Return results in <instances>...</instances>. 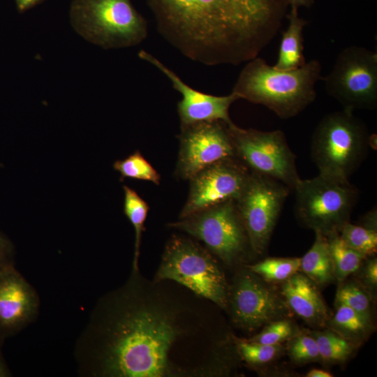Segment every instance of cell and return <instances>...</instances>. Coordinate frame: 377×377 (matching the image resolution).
Returning a JSON list of instances; mask_svg holds the SVG:
<instances>
[{
    "label": "cell",
    "instance_id": "cell-1",
    "mask_svg": "<svg viewBox=\"0 0 377 377\" xmlns=\"http://www.w3.org/2000/svg\"><path fill=\"white\" fill-rule=\"evenodd\" d=\"M216 305L170 280L132 269L102 296L75 346L87 377H208L229 374L239 355L221 336ZM219 307V306H218Z\"/></svg>",
    "mask_w": 377,
    "mask_h": 377
},
{
    "label": "cell",
    "instance_id": "cell-2",
    "mask_svg": "<svg viewBox=\"0 0 377 377\" xmlns=\"http://www.w3.org/2000/svg\"><path fill=\"white\" fill-rule=\"evenodd\" d=\"M160 34L186 57L207 66L239 65L276 36L288 0H147Z\"/></svg>",
    "mask_w": 377,
    "mask_h": 377
},
{
    "label": "cell",
    "instance_id": "cell-3",
    "mask_svg": "<svg viewBox=\"0 0 377 377\" xmlns=\"http://www.w3.org/2000/svg\"><path fill=\"white\" fill-rule=\"evenodd\" d=\"M321 65L311 59L298 68L280 70L256 57L246 62L233 87L240 99L265 106L279 118L297 116L316 98Z\"/></svg>",
    "mask_w": 377,
    "mask_h": 377
},
{
    "label": "cell",
    "instance_id": "cell-4",
    "mask_svg": "<svg viewBox=\"0 0 377 377\" xmlns=\"http://www.w3.org/2000/svg\"><path fill=\"white\" fill-rule=\"evenodd\" d=\"M370 137L364 124L343 109L325 115L312 135L311 152L319 174L349 180L368 153Z\"/></svg>",
    "mask_w": 377,
    "mask_h": 377
},
{
    "label": "cell",
    "instance_id": "cell-5",
    "mask_svg": "<svg viewBox=\"0 0 377 377\" xmlns=\"http://www.w3.org/2000/svg\"><path fill=\"white\" fill-rule=\"evenodd\" d=\"M70 19L76 32L104 49L135 46L147 36V21L131 0H73Z\"/></svg>",
    "mask_w": 377,
    "mask_h": 377
},
{
    "label": "cell",
    "instance_id": "cell-6",
    "mask_svg": "<svg viewBox=\"0 0 377 377\" xmlns=\"http://www.w3.org/2000/svg\"><path fill=\"white\" fill-rule=\"evenodd\" d=\"M154 280L175 281L227 311L229 284L212 253L194 241L173 236Z\"/></svg>",
    "mask_w": 377,
    "mask_h": 377
},
{
    "label": "cell",
    "instance_id": "cell-7",
    "mask_svg": "<svg viewBox=\"0 0 377 377\" xmlns=\"http://www.w3.org/2000/svg\"><path fill=\"white\" fill-rule=\"evenodd\" d=\"M295 191V217L303 227L327 235L349 221L358 189L349 180L318 174L301 179Z\"/></svg>",
    "mask_w": 377,
    "mask_h": 377
},
{
    "label": "cell",
    "instance_id": "cell-8",
    "mask_svg": "<svg viewBox=\"0 0 377 377\" xmlns=\"http://www.w3.org/2000/svg\"><path fill=\"white\" fill-rule=\"evenodd\" d=\"M168 226L202 241L212 253L229 266L241 263L253 253L235 200L182 218Z\"/></svg>",
    "mask_w": 377,
    "mask_h": 377
},
{
    "label": "cell",
    "instance_id": "cell-9",
    "mask_svg": "<svg viewBox=\"0 0 377 377\" xmlns=\"http://www.w3.org/2000/svg\"><path fill=\"white\" fill-rule=\"evenodd\" d=\"M235 156L251 171L276 179L293 191L302 179L296 156L281 130L263 131L227 125Z\"/></svg>",
    "mask_w": 377,
    "mask_h": 377
},
{
    "label": "cell",
    "instance_id": "cell-10",
    "mask_svg": "<svg viewBox=\"0 0 377 377\" xmlns=\"http://www.w3.org/2000/svg\"><path fill=\"white\" fill-rule=\"evenodd\" d=\"M323 80L327 93L343 109L374 110L377 105V53L364 47H347Z\"/></svg>",
    "mask_w": 377,
    "mask_h": 377
},
{
    "label": "cell",
    "instance_id": "cell-11",
    "mask_svg": "<svg viewBox=\"0 0 377 377\" xmlns=\"http://www.w3.org/2000/svg\"><path fill=\"white\" fill-rule=\"evenodd\" d=\"M246 266L235 274L229 285L227 311L233 324L252 332L279 319L289 318L291 311L281 291Z\"/></svg>",
    "mask_w": 377,
    "mask_h": 377
},
{
    "label": "cell",
    "instance_id": "cell-12",
    "mask_svg": "<svg viewBox=\"0 0 377 377\" xmlns=\"http://www.w3.org/2000/svg\"><path fill=\"white\" fill-rule=\"evenodd\" d=\"M290 189L272 178L251 172L236 206L251 251L263 255Z\"/></svg>",
    "mask_w": 377,
    "mask_h": 377
},
{
    "label": "cell",
    "instance_id": "cell-13",
    "mask_svg": "<svg viewBox=\"0 0 377 377\" xmlns=\"http://www.w3.org/2000/svg\"><path fill=\"white\" fill-rule=\"evenodd\" d=\"M177 177L190 180L207 166L227 158L236 157L227 124L205 121L181 126Z\"/></svg>",
    "mask_w": 377,
    "mask_h": 377
},
{
    "label": "cell",
    "instance_id": "cell-14",
    "mask_svg": "<svg viewBox=\"0 0 377 377\" xmlns=\"http://www.w3.org/2000/svg\"><path fill=\"white\" fill-rule=\"evenodd\" d=\"M251 171L237 158L217 161L198 172L190 181L187 200L179 219L223 202L236 200Z\"/></svg>",
    "mask_w": 377,
    "mask_h": 377
},
{
    "label": "cell",
    "instance_id": "cell-15",
    "mask_svg": "<svg viewBox=\"0 0 377 377\" xmlns=\"http://www.w3.org/2000/svg\"><path fill=\"white\" fill-rule=\"evenodd\" d=\"M138 57L162 72L173 88L181 94L182 99L177 103L181 126L216 121H223L227 125L233 124L229 110L234 102L240 99L237 94L232 91L226 96H214L198 91L149 52L142 50L138 52Z\"/></svg>",
    "mask_w": 377,
    "mask_h": 377
},
{
    "label": "cell",
    "instance_id": "cell-16",
    "mask_svg": "<svg viewBox=\"0 0 377 377\" xmlns=\"http://www.w3.org/2000/svg\"><path fill=\"white\" fill-rule=\"evenodd\" d=\"M39 307L37 292L14 265L0 269V333L5 338L31 324Z\"/></svg>",
    "mask_w": 377,
    "mask_h": 377
},
{
    "label": "cell",
    "instance_id": "cell-17",
    "mask_svg": "<svg viewBox=\"0 0 377 377\" xmlns=\"http://www.w3.org/2000/svg\"><path fill=\"white\" fill-rule=\"evenodd\" d=\"M281 293L291 312L312 327H325L331 314L318 287L306 275L294 274L282 282Z\"/></svg>",
    "mask_w": 377,
    "mask_h": 377
},
{
    "label": "cell",
    "instance_id": "cell-18",
    "mask_svg": "<svg viewBox=\"0 0 377 377\" xmlns=\"http://www.w3.org/2000/svg\"><path fill=\"white\" fill-rule=\"evenodd\" d=\"M288 25L282 34L276 62L274 66L280 70H294L306 61L304 56L303 31L308 22L298 15V8L290 6L286 15Z\"/></svg>",
    "mask_w": 377,
    "mask_h": 377
},
{
    "label": "cell",
    "instance_id": "cell-19",
    "mask_svg": "<svg viewBox=\"0 0 377 377\" xmlns=\"http://www.w3.org/2000/svg\"><path fill=\"white\" fill-rule=\"evenodd\" d=\"M315 240L311 249L300 258V272L318 287L336 281L334 266L326 236L315 231Z\"/></svg>",
    "mask_w": 377,
    "mask_h": 377
},
{
    "label": "cell",
    "instance_id": "cell-20",
    "mask_svg": "<svg viewBox=\"0 0 377 377\" xmlns=\"http://www.w3.org/2000/svg\"><path fill=\"white\" fill-rule=\"evenodd\" d=\"M335 307L336 311L326 321L325 327L357 348L374 331L372 318L364 316L343 304L335 305Z\"/></svg>",
    "mask_w": 377,
    "mask_h": 377
},
{
    "label": "cell",
    "instance_id": "cell-21",
    "mask_svg": "<svg viewBox=\"0 0 377 377\" xmlns=\"http://www.w3.org/2000/svg\"><path fill=\"white\" fill-rule=\"evenodd\" d=\"M339 233L347 246L368 257L373 256L377 250L376 209L364 216L359 225L348 221Z\"/></svg>",
    "mask_w": 377,
    "mask_h": 377
},
{
    "label": "cell",
    "instance_id": "cell-22",
    "mask_svg": "<svg viewBox=\"0 0 377 377\" xmlns=\"http://www.w3.org/2000/svg\"><path fill=\"white\" fill-rule=\"evenodd\" d=\"M334 266L336 281L339 283L354 274L368 256L347 246L337 231L326 235Z\"/></svg>",
    "mask_w": 377,
    "mask_h": 377
},
{
    "label": "cell",
    "instance_id": "cell-23",
    "mask_svg": "<svg viewBox=\"0 0 377 377\" xmlns=\"http://www.w3.org/2000/svg\"><path fill=\"white\" fill-rule=\"evenodd\" d=\"M309 333L318 348L321 362L337 364L346 362L357 347L332 330H313Z\"/></svg>",
    "mask_w": 377,
    "mask_h": 377
},
{
    "label": "cell",
    "instance_id": "cell-24",
    "mask_svg": "<svg viewBox=\"0 0 377 377\" xmlns=\"http://www.w3.org/2000/svg\"><path fill=\"white\" fill-rule=\"evenodd\" d=\"M124 213L128 219L135 230V249L132 264V269H138L140 247L145 222L149 212V205L140 195L133 188L124 185L123 186Z\"/></svg>",
    "mask_w": 377,
    "mask_h": 377
},
{
    "label": "cell",
    "instance_id": "cell-25",
    "mask_svg": "<svg viewBox=\"0 0 377 377\" xmlns=\"http://www.w3.org/2000/svg\"><path fill=\"white\" fill-rule=\"evenodd\" d=\"M374 297L357 280H343L339 283L335 305L343 304L357 313L371 318Z\"/></svg>",
    "mask_w": 377,
    "mask_h": 377
},
{
    "label": "cell",
    "instance_id": "cell-26",
    "mask_svg": "<svg viewBox=\"0 0 377 377\" xmlns=\"http://www.w3.org/2000/svg\"><path fill=\"white\" fill-rule=\"evenodd\" d=\"M246 266L269 283H282L300 271V258H267Z\"/></svg>",
    "mask_w": 377,
    "mask_h": 377
},
{
    "label": "cell",
    "instance_id": "cell-27",
    "mask_svg": "<svg viewBox=\"0 0 377 377\" xmlns=\"http://www.w3.org/2000/svg\"><path fill=\"white\" fill-rule=\"evenodd\" d=\"M113 168L120 174L121 181L129 178L160 184L161 175L139 150L124 159L116 161L113 163Z\"/></svg>",
    "mask_w": 377,
    "mask_h": 377
},
{
    "label": "cell",
    "instance_id": "cell-28",
    "mask_svg": "<svg viewBox=\"0 0 377 377\" xmlns=\"http://www.w3.org/2000/svg\"><path fill=\"white\" fill-rule=\"evenodd\" d=\"M233 339L239 358L253 367L268 364L286 350L281 344H263L235 337Z\"/></svg>",
    "mask_w": 377,
    "mask_h": 377
},
{
    "label": "cell",
    "instance_id": "cell-29",
    "mask_svg": "<svg viewBox=\"0 0 377 377\" xmlns=\"http://www.w3.org/2000/svg\"><path fill=\"white\" fill-rule=\"evenodd\" d=\"M286 350L295 364L321 362L318 346L309 332L300 331L288 339Z\"/></svg>",
    "mask_w": 377,
    "mask_h": 377
},
{
    "label": "cell",
    "instance_id": "cell-30",
    "mask_svg": "<svg viewBox=\"0 0 377 377\" xmlns=\"http://www.w3.org/2000/svg\"><path fill=\"white\" fill-rule=\"evenodd\" d=\"M263 327L258 334L246 340L263 344H281L301 331L288 318L272 321Z\"/></svg>",
    "mask_w": 377,
    "mask_h": 377
},
{
    "label": "cell",
    "instance_id": "cell-31",
    "mask_svg": "<svg viewBox=\"0 0 377 377\" xmlns=\"http://www.w3.org/2000/svg\"><path fill=\"white\" fill-rule=\"evenodd\" d=\"M357 273V280L362 284L373 295L377 286V258L374 256L364 260L358 269L355 272Z\"/></svg>",
    "mask_w": 377,
    "mask_h": 377
},
{
    "label": "cell",
    "instance_id": "cell-32",
    "mask_svg": "<svg viewBox=\"0 0 377 377\" xmlns=\"http://www.w3.org/2000/svg\"><path fill=\"white\" fill-rule=\"evenodd\" d=\"M14 265V247L9 239L0 232V269Z\"/></svg>",
    "mask_w": 377,
    "mask_h": 377
},
{
    "label": "cell",
    "instance_id": "cell-33",
    "mask_svg": "<svg viewBox=\"0 0 377 377\" xmlns=\"http://www.w3.org/2000/svg\"><path fill=\"white\" fill-rule=\"evenodd\" d=\"M43 1L44 0H15V3L18 11L23 13L42 3Z\"/></svg>",
    "mask_w": 377,
    "mask_h": 377
},
{
    "label": "cell",
    "instance_id": "cell-34",
    "mask_svg": "<svg viewBox=\"0 0 377 377\" xmlns=\"http://www.w3.org/2000/svg\"><path fill=\"white\" fill-rule=\"evenodd\" d=\"M307 377H332L331 373L325 370L313 369L310 370L306 375Z\"/></svg>",
    "mask_w": 377,
    "mask_h": 377
},
{
    "label": "cell",
    "instance_id": "cell-35",
    "mask_svg": "<svg viewBox=\"0 0 377 377\" xmlns=\"http://www.w3.org/2000/svg\"><path fill=\"white\" fill-rule=\"evenodd\" d=\"M11 376V373L0 352V377Z\"/></svg>",
    "mask_w": 377,
    "mask_h": 377
},
{
    "label": "cell",
    "instance_id": "cell-36",
    "mask_svg": "<svg viewBox=\"0 0 377 377\" xmlns=\"http://www.w3.org/2000/svg\"><path fill=\"white\" fill-rule=\"evenodd\" d=\"M289 6L299 8L301 6L310 7L313 3V0H288Z\"/></svg>",
    "mask_w": 377,
    "mask_h": 377
},
{
    "label": "cell",
    "instance_id": "cell-37",
    "mask_svg": "<svg viewBox=\"0 0 377 377\" xmlns=\"http://www.w3.org/2000/svg\"><path fill=\"white\" fill-rule=\"evenodd\" d=\"M4 339H5V337L0 333V352H1V348L2 346Z\"/></svg>",
    "mask_w": 377,
    "mask_h": 377
}]
</instances>
